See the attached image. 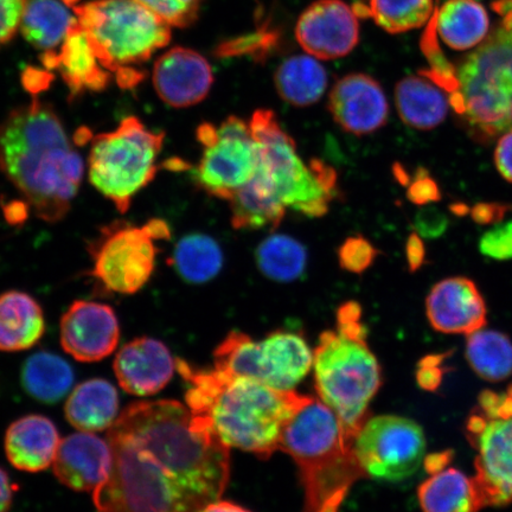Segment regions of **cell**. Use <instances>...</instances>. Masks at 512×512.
Here are the masks:
<instances>
[{
  "label": "cell",
  "mask_w": 512,
  "mask_h": 512,
  "mask_svg": "<svg viewBox=\"0 0 512 512\" xmlns=\"http://www.w3.org/2000/svg\"><path fill=\"white\" fill-rule=\"evenodd\" d=\"M107 441L112 470L94 491L96 512H200L227 489L229 447L195 430L182 403H133Z\"/></svg>",
  "instance_id": "cell-1"
},
{
  "label": "cell",
  "mask_w": 512,
  "mask_h": 512,
  "mask_svg": "<svg viewBox=\"0 0 512 512\" xmlns=\"http://www.w3.org/2000/svg\"><path fill=\"white\" fill-rule=\"evenodd\" d=\"M187 383L185 401L195 430L214 435L227 447L270 458L280 450L288 424L311 396L279 390L217 369L178 360Z\"/></svg>",
  "instance_id": "cell-2"
},
{
  "label": "cell",
  "mask_w": 512,
  "mask_h": 512,
  "mask_svg": "<svg viewBox=\"0 0 512 512\" xmlns=\"http://www.w3.org/2000/svg\"><path fill=\"white\" fill-rule=\"evenodd\" d=\"M0 171L38 219L57 223L72 208L85 164L53 106L34 99L0 123Z\"/></svg>",
  "instance_id": "cell-3"
},
{
  "label": "cell",
  "mask_w": 512,
  "mask_h": 512,
  "mask_svg": "<svg viewBox=\"0 0 512 512\" xmlns=\"http://www.w3.org/2000/svg\"><path fill=\"white\" fill-rule=\"evenodd\" d=\"M313 370L319 400L336 414L345 435L354 443L369 419L370 402L382 383L379 361L367 344L360 304L339 306L336 330L319 337Z\"/></svg>",
  "instance_id": "cell-4"
},
{
  "label": "cell",
  "mask_w": 512,
  "mask_h": 512,
  "mask_svg": "<svg viewBox=\"0 0 512 512\" xmlns=\"http://www.w3.org/2000/svg\"><path fill=\"white\" fill-rule=\"evenodd\" d=\"M280 450L298 466L303 512H339L352 486L367 477L336 414L315 398L293 416Z\"/></svg>",
  "instance_id": "cell-5"
},
{
  "label": "cell",
  "mask_w": 512,
  "mask_h": 512,
  "mask_svg": "<svg viewBox=\"0 0 512 512\" xmlns=\"http://www.w3.org/2000/svg\"><path fill=\"white\" fill-rule=\"evenodd\" d=\"M78 22L102 67L121 88H133L144 74L136 69L168 46L170 25L134 0H93L74 6Z\"/></svg>",
  "instance_id": "cell-6"
},
{
  "label": "cell",
  "mask_w": 512,
  "mask_h": 512,
  "mask_svg": "<svg viewBox=\"0 0 512 512\" xmlns=\"http://www.w3.org/2000/svg\"><path fill=\"white\" fill-rule=\"evenodd\" d=\"M450 105L475 138L488 142L512 130V30L499 28L460 67Z\"/></svg>",
  "instance_id": "cell-7"
},
{
  "label": "cell",
  "mask_w": 512,
  "mask_h": 512,
  "mask_svg": "<svg viewBox=\"0 0 512 512\" xmlns=\"http://www.w3.org/2000/svg\"><path fill=\"white\" fill-rule=\"evenodd\" d=\"M249 125L259 146L260 165L285 207L311 219L326 215L338 192L336 171L318 159L305 164L274 112L256 111Z\"/></svg>",
  "instance_id": "cell-8"
},
{
  "label": "cell",
  "mask_w": 512,
  "mask_h": 512,
  "mask_svg": "<svg viewBox=\"0 0 512 512\" xmlns=\"http://www.w3.org/2000/svg\"><path fill=\"white\" fill-rule=\"evenodd\" d=\"M165 134L149 130L136 117H127L115 130L91 140L88 178L119 213L130 209L134 196L155 179Z\"/></svg>",
  "instance_id": "cell-9"
},
{
  "label": "cell",
  "mask_w": 512,
  "mask_h": 512,
  "mask_svg": "<svg viewBox=\"0 0 512 512\" xmlns=\"http://www.w3.org/2000/svg\"><path fill=\"white\" fill-rule=\"evenodd\" d=\"M312 366L309 344L288 331H275L260 341L233 331L214 352L215 369L279 390L296 388Z\"/></svg>",
  "instance_id": "cell-10"
},
{
  "label": "cell",
  "mask_w": 512,
  "mask_h": 512,
  "mask_svg": "<svg viewBox=\"0 0 512 512\" xmlns=\"http://www.w3.org/2000/svg\"><path fill=\"white\" fill-rule=\"evenodd\" d=\"M170 236V227L163 220L153 219L140 227L113 223L89 247L92 277L107 292L137 293L155 272L157 242Z\"/></svg>",
  "instance_id": "cell-11"
},
{
  "label": "cell",
  "mask_w": 512,
  "mask_h": 512,
  "mask_svg": "<svg viewBox=\"0 0 512 512\" xmlns=\"http://www.w3.org/2000/svg\"><path fill=\"white\" fill-rule=\"evenodd\" d=\"M197 139L203 147L192 181L208 195L229 201L256 174L260 152L247 121L227 118L219 127L202 124Z\"/></svg>",
  "instance_id": "cell-12"
},
{
  "label": "cell",
  "mask_w": 512,
  "mask_h": 512,
  "mask_svg": "<svg viewBox=\"0 0 512 512\" xmlns=\"http://www.w3.org/2000/svg\"><path fill=\"white\" fill-rule=\"evenodd\" d=\"M354 451L367 476L400 482L424 463L426 438L415 421L402 416L369 418L356 435Z\"/></svg>",
  "instance_id": "cell-13"
},
{
  "label": "cell",
  "mask_w": 512,
  "mask_h": 512,
  "mask_svg": "<svg viewBox=\"0 0 512 512\" xmlns=\"http://www.w3.org/2000/svg\"><path fill=\"white\" fill-rule=\"evenodd\" d=\"M465 433L477 451L473 482L484 508L511 504L512 418H489L477 407L466 421Z\"/></svg>",
  "instance_id": "cell-14"
},
{
  "label": "cell",
  "mask_w": 512,
  "mask_h": 512,
  "mask_svg": "<svg viewBox=\"0 0 512 512\" xmlns=\"http://www.w3.org/2000/svg\"><path fill=\"white\" fill-rule=\"evenodd\" d=\"M354 9L342 0H318L299 17L296 36L307 54L319 60L347 56L360 40Z\"/></svg>",
  "instance_id": "cell-15"
},
{
  "label": "cell",
  "mask_w": 512,
  "mask_h": 512,
  "mask_svg": "<svg viewBox=\"0 0 512 512\" xmlns=\"http://www.w3.org/2000/svg\"><path fill=\"white\" fill-rule=\"evenodd\" d=\"M120 337L119 320L111 306L78 300L61 319L64 351L80 362H99L113 354Z\"/></svg>",
  "instance_id": "cell-16"
},
{
  "label": "cell",
  "mask_w": 512,
  "mask_h": 512,
  "mask_svg": "<svg viewBox=\"0 0 512 512\" xmlns=\"http://www.w3.org/2000/svg\"><path fill=\"white\" fill-rule=\"evenodd\" d=\"M329 111L343 131L368 136L387 124L389 105L379 82L361 73L349 74L335 83Z\"/></svg>",
  "instance_id": "cell-17"
},
{
  "label": "cell",
  "mask_w": 512,
  "mask_h": 512,
  "mask_svg": "<svg viewBox=\"0 0 512 512\" xmlns=\"http://www.w3.org/2000/svg\"><path fill=\"white\" fill-rule=\"evenodd\" d=\"M152 80L164 104L187 108L207 98L214 75L209 62L197 51L176 47L159 57Z\"/></svg>",
  "instance_id": "cell-18"
},
{
  "label": "cell",
  "mask_w": 512,
  "mask_h": 512,
  "mask_svg": "<svg viewBox=\"0 0 512 512\" xmlns=\"http://www.w3.org/2000/svg\"><path fill=\"white\" fill-rule=\"evenodd\" d=\"M427 318L435 331L471 335L486 325L485 300L472 280L457 277L440 281L426 299Z\"/></svg>",
  "instance_id": "cell-19"
},
{
  "label": "cell",
  "mask_w": 512,
  "mask_h": 512,
  "mask_svg": "<svg viewBox=\"0 0 512 512\" xmlns=\"http://www.w3.org/2000/svg\"><path fill=\"white\" fill-rule=\"evenodd\" d=\"M113 453L108 441L91 432L61 440L54 460L57 479L74 491H95L110 476Z\"/></svg>",
  "instance_id": "cell-20"
},
{
  "label": "cell",
  "mask_w": 512,
  "mask_h": 512,
  "mask_svg": "<svg viewBox=\"0 0 512 512\" xmlns=\"http://www.w3.org/2000/svg\"><path fill=\"white\" fill-rule=\"evenodd\" d=\"M176 362L166 345L142 337L127 343L114 361V373L125 392L137 396L155 395L174 376Z\"/></svg>",
  "instance_id": "cell-21"
},
{
  "label": "cell",
  "mask_w": 512,
  "mask_h": 512,
  "mask_svg": "<svg viewBox=\"0 0 512 512\" xmlns=\"http://www.w3.org/2000/svg\"><path fill=\"white\" fill-rule=\"evenodd\" d=\"M41 60L44 67L59 70L73 96L101 92L110 85L112 74L102 67L78 18L61 48L51 53H43Z\"/></svg>",
  "instance_id": "cell-22"
},
{
  "label": "cell",
  "mask_w": 512,
  "mask_h": 512,
  "mask_svg": "<svg viewBox=\"0 0 512 512\" xmlns=\"http://www.w3.org/2000/svg\"><path fill=\"white\" fill-rule=\"evenodd\" d=\"M60 443L53 421L43 415L24 416L6 432V457L18 470L40 472L54 463Z\"/></svg>",
  "instance_id": "cell-23"
},
{
  "label": "cell",
  "mask_w": 512,
  "mask_h": 512,
  "mask_svg": "<svg viewBox=\"0 0 512 512\" xmlns=\"http://www.w3.org/2000/svg\"><path fill=\"white\" fill-rule=\"evenodd\" d=\"M228 202L236 230H274L283 222L287 209L260 163L252 181Z\"/></svg>",
  "instance_id": "cell-24"
},
{
  "label": "cell",
  "mask_w": 512,
  "mask_h": 512,
  "mask_svg": "<svg viewBox=\"0 0 512 512\" xmlns=\"http://www.w3.org/2000/svg\"><path fill=\"white\" fill-rule=\"evenodd\" d=\"M46 332L42 307L29 294L9 291L0 296V350H28Z\"/></svg>",
  "instance_id": "cell-25"
},
{
  "label": "cell",
  "mask_w": 512,
  "mask_h": 512,
  "mask_svg": "<svg viewBox=\"0 0 512 512\" xmlns=\"http://www.w3.org/2000/svg\"><path fill=\"white\" fill-rule=\"evenodd\" d=\"M396 108L403 123L416 130L430 131L443 124L450 98L427 76H408L395 89Z\"/></svg>",
  "instance_id": "cell-26"
},
{
  "label": "cell",
  "mask_w": 512,
  "mask_h": 512,
  "mask_svg": "<svg viewBox=\"0 0 512 512\" xmlns=\"http://www.w3.org/2000/svg\"><path fill=\"white\" fill-rule=\"evenodd\" d=\"M119 411V395L113 384L93 379L79 384L66 403V418L81 432L111 428Z\"/></svg>",
  "instance_id": "cell-27"
},
{
  "label": "cell",
  "mask_w": 512,
  "mask_h": 512,
  "mask_svg": "<svg viewBox=\"0 0 512 512\" xmlns=\"http://www.w3.org/2000/svg\"><path fill=\"white\" fill-rule=\"evenodd\" d=\"M422 512H479L484 508L473 478L448 469L432 475L419 486Z\"/></svg>",
  "instance_id": "cell-28"
},
{
  "label": "cell",
  "mask_w": 512,
  "mask_h": 512,
  "mask_svg": "<svg viewBox=\"0 0 512 512\" xmlns=\"http://www.w3.org/2000/svg\"><path fill=\"white\" fill-rule=\"evenodd\" d=\"M275 88L281 99L296 107L316 104L328 87L325 68L311 55L292 56L275 72Z\"/></svg>",
  "instance_id": "cell-29"
},
{
  "label": "cell",
  "mask_w": 512,
  "mask_h": 512,
  "mask_svg": "<svg viewBox=\"0 0 512 512\" xmlns=\"http://www.w3.org/2000/svg\"><path fill=\"white\" fill-rule=\"evenodd\" d=\"M75 21L60 0H28L19 29L32 47L51 53L61 48Z\"/></svg>",
  "instance_id": "cell-30"
},
{
  "label": "cell",
  "mask_w": 512,
  "mask_h": 512,
  "mask_svg": "<svg viewBox=\"0 0 512 512\" xmlns=\"http://www.w3.org/2000/svg\"><path fill=\"white\" fill-rule=\"evenodd\" d=\"M435 25L448 47L465 50L484 40L489 17L476 0H448L443 8L435 11Z\"/></svg>",
  "instance_id": "cell-31"
},
{
  "label": "cell",
  "mask_w": 512,
  "mask_h": 512,
  "mask_svg": "<svg viewBox=\"0 0 512 512\" xmlns=\"http://www.w3.org/2000/svg\"><path fill=\"white\" fill-rule=\"evenodd\" d=\"M74 383V371L62 357L41 351L28 358L22 369V384L31 398L43 403H55L69 393Z\"/></svg>",
  "instance_id": "cell-32"
},
{
  "label": "cell",
  "mask_w": 512,
  "mask_h": 512,
  "mask_svg": "<svg viewBox=\"0 0 512 512\" xmlns=\"http://www.w3.org/2000/svg\"><path fill=\"white\" fill-rule=\"evenodd\" d=\"M171 265L187 283L206 284L221 272L223 252L210 236L191 234L177 243Z\"/></svg>",
  "instance_id": "cell-33"
},
{
  "label": "cell",
  "mask_w": 512,
  "mask_h": 512,
  "mask_svg": "<svg viewBox=\"0 0 512 512\" xmlns=\"http://www.w3.org/2000/svg\"><path fill=\"white\" fill-rule=\"evenodd\" d=\"M466 360L485 381L501 382L512 375V342L494 330H479L469 335Z\"/></svg>",
  "instance_id": "cell-34"
},
{
  "label": "cell",
  "mask_w": 512,
  "mask_h": 512,
  "mask_svg": "<svg viewBox=\"0 0 512 512\" xmlns=\"http://www.w3.org/2000/svg\"><path fill=\"white\" fill-rule=\"evenodd\" d=\"M256 265L265 277L291 283L304 274L307 252L303 243L287 235H272L256 249Z\"/></svg>",
  "instance_id": "cell-35"
},
{
  "label": "cell",
  "mask_w": 512,
  "mask_h": 512,
  "mask_svg": "<svg viewBox=\"0 0 512 512\" xmlns=\"http://www.w3.org/2000/svg\"><path fill=\"white\" fill-rule=\"evenodd\" d=\"M354 10L357 16L373 17L389 34H401L432 19L433 0H370L369 6L358 4Z\"/></svg>",
  "instance_id": "cell-36"
},
{
  "label": "cell",
  "mask_w": 512,
  "mask_h": 512,
  "mask_svg": "<svg viewBox=\"0 0 512 512\" xmlns=\"http://www.w3.org/2000/svg\"><path fill=\"white\" fill-rule=\"evenodd\" d=\"M170 27L187 28L196 22L203 0H134Z\"/></svg>",
  "instance_id": "cell-37"
},
{
  "label": "cell",
  "mask_w": 512,
  "mask_h": 512,
  "mask_svg": "<svg viewBox=\"0 0 512 512\" xmlns=\"http://www.w3.org/2000/svg\"><path fill=\"white\" fill-rule=\"evenodd\" d=\"M380 252L362 236H352L338 249L339 266L352 274H362L373 266Z\"/></svg>",
  "instance_id": "cell-38"
},
{
  "label": "cell",
  "mask_w": 512,
  "mask_h": 512,
  "mask_svg": "<svg viewBox=\"0 0 512 512\" xmlns=\"http://www.w3.org/2000/svg\"><path fill=\"white\" fill-rule=\"evenodd\" d=\"M479 249L483 255L496 260L512 259V221L490 230L480 239Z\"/></svg>",
  "instance_id": "cell-39"
},
{
  "label": "cell",
  "mask_w": 512,
  "mask_h": 512,
  "mask_svg": "<svg viewBox=\"0 0 512 512\" xmlns=\"http://www.w3.org/2000/svg\"><path fill=\"white\" fill-rule=\"evenodd\" d=\"M28 0H0V47L10 42L21 28Z\"/></svg>",
  "instance_id": "cell-40"
},
{
  "label": "cell",
  "mask_w": 512,
  "mask_h": 512,
  "mask_svg": "<svg viewBox=\"0 0 512 512\" xmlns=\"http://www.w3.org/2000/svg\"><path fill=\"white\" fill-rule=\"evenodd\" d=\"M408 200L426 206L441 200V192L437 182L434 181L425 169H419L415 174L414 181L409 184L407 191Z\"/></svg>",
  "instance_id": "cell-41"
},
{
  "label": "cell",
  "mask_w": 512,
  "mask_h": 512,
  "mask_svg": "<svg viewBox=\"0 0 512 512\" xmlns=\"http://www.w3.org/2000/svg\"><path fill=\"white\" fill-rule=\"evenodd\" d=\"M416 232L422 238L437 239L446 232L448 226L447 216L437 208L421 209L415 216Z\"/></svg>",
  "instance_id": "cell-42"
},
{
  "label": "cell",
  "mask_w": 512,
  "mask_h": 512,
  "mask_svg": "<svg viewBox=\"0 0 512 512\" xmlns=\"http://www.w3.org/2000/svg\"><path fill=\"white\" fill-rule=\"evenodd\" d=\"M479 408L489 418H512V386L509 388L508 393L504 395L484 390L479 396Z\"/></svg>",
  "instance_id": "cell-43"
},
{
  "label": "cell",
  "mask_w": 512,
  "mask_h": 512,
  "mask_svg": "<svg viewBox=\"0 0 512 512\" xmlns=\"http://www.w3.org/2000/svg\"><path fill=\"white\" fill-rule=\"evenodd\" d=\"M443 361V356H428L419 363L418 379L419 386L426 390H435L440 386L443 380V370L440 368V363Z\"/></svg>",
  "instance_id": "cell-44"
},
{
  "label": "cell",
  "mask_w": 512,
  "mask_h": 512,
  "mask_svg": "<svg viewBox=\"0 0 512 512\" xmlns=\"http://www.w3.org/2000/svg\"><path fill=\"white\" fill-rule=\"evenodd\" d=\"M499 174L512 183V130L499 138L495 152Z\"/></svg>",
  "instance_id": "cell-45"
},
{
  "label": "cell",
  "mask_w": 512,
  "mask_h": 512,
  "mask_svg": "<svg viewBox=\"0 0 512 512\" xmlns=\"http://www.w3.org/2000/svg\"><path fill=\"white\" fill-rule=\"evenodd\" d=\"M509 210L508 206L501 203H479L472 209V219L479 224L498 223L503 220Z\"/></svg>",
  "instance_id": "cell-46"
},
{
  "label": "cell",
  "mask_w": 512,
  "mask_h": 512,
  "mask_svg": "<svg viewBox=\"0 0 512 512\" xmlns=\"http://www.w3.org/2000/svg\"><path fill=\"white\" fill-rule=\"evenodd\" d=\"M406 255L409 271L412 273L419 271L421 266L424 265L426 256L424 242H422L419 234L409 236L406 246Z\"/></svg>",
  "instance_id": "cell-47"
},
{
  "label": "cell",
  "mask_w": 512,
  "mask_h": 512,
  "mask_svg": "<svg viewBox=\"0 0 512 512\" xmlns=\"http://www.w3.org/2000/svg\"><path fill=\"white\" fill-rule=\"evenodd\" d=\"M18 490L16 483L12 482L8 472L0 469V512H8Z\"/></svg>",
  "instance_id": "cell-48"
},
{
  "label": "cell",
  "mask_w": 512,
  "mask_h": 512,
  "mask_svg": "<svg viewBox=\"0 0 512 512\" xmlns=\"http://www.w3.org/2000/svg\"><path fill=\"white\" fill-rule=\"evenodd\" d=\"M452 459V451L428 454L424 459L425 470L428 475H437V473L446 470V466L451 464Z\"/></svg>",
  "instance_id": "cell-49"
},
{
  "label": "cell",
  "mask_w": 512,
  "mask_h": 512,
  "mask_svg": "<svg viewBox=\"0 0 512 512\" xmlns=\"http://www.w3.org/2000/svg\"><path fill=\"white\" fill-rule=\"evenodd\" d=\"M200 512H252L245 508L240 507L238 504L226 501L211 502L206 505Z\"/></svg>",
  "instance_id": "cell-50"
},
{
  "label": "cell",
  "mask_w": 512,
  "mask_h": 512,
  "mask_svg": "<svg viewBox=\"0 0 512 512\" xmlns=\"http://www.w3.org/2000/svg\"><path fill=\"white\" fill-rule=\"evenodd\" d=\"M451 210L453 211L454 214L463 216V215L467 214V211H469V208H467L465 206V204H453V206H451Z\"/></svg>",
  "instance_id": "cell-51"
}]
</instances>
